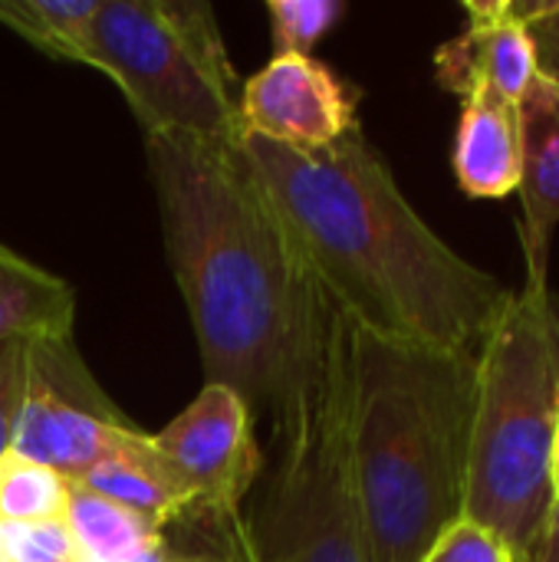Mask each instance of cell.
<instances>
[{
	"label": "cell",
	"mask_w": 559,
	"mask_h": 562,
	"mask_svg": "<svg viewBox=\"0 0 559 562\" xmlns=\"http://www.w3.org/2000/svg\"><path fill=\"white\" fill-rule=\"evenodd\" d=\"M145 155L204 385L234 389L277 431L316 379L339 306L313 280L237 145L145 135Z\"/></svg>",
	"instance_id": "cell-1"
},
{
	"label": "cell",
	"mask_w": 559,
	"mask_h": 562,
	"mask_svg": "<svg viewBox=\"0 0 559 562\" xmlns=\"http://www.w3.org/2000/svg\"><path fill=\"white\" fill-rule=\"evenodd\" d=\"M237 151L349 323L412 346L481 352L514 290L422 221L362 128L310 155L254 135H241Z\"/></svg>",
	"instance_id": "cell-2"
},
{
	"label": "cell",
	"mask_w": 559,
	"mask_h": 562,
	"mask_svg": "<svg viewBox=\"0 0 559 562\" xmlns=\"http://www.w3.org/2000/svg\"><path fill=\"white\" fill-rule=\"evenodd\" d=\"M478 356L349 323L346 428L372 562H422L465 520Z\"/></svg>",
	"instance_id": "cell-3"
},
{
	"label": "cell",
	"mask_w": 559,
	"mask_h": 562,
	"mask_svg": "<svg viewBox=\"0 0 559 562\" xmlns=\"http://www.w3.org/2000/svg\"><path fill=\"white\" fill-rule=\"evenodd\" d=\"M559 431V296L524 280L478 352L465 517L511 562H537L554 494Z\"/></svg>",
	"instance_id": "cell-4"
},
{
	"label": "cell",
	"mask_w": 559,
	"mask_h": 562,
	"mask_svg": "<svg viewBox=\"0 0 559 562\" xmlns=\"http://www.w3.org/2000/svg\"><path fill=\"white\" fill-rule=\"evenodd\" d=\"M92 53L96 69L122 89L145 135L241 142V79L208 3L102 0L92 20Z\"/></svg>",
	"instance_id": "cell-5"
},
{
	"label": "cell",
	"mask_w": 559,
	"mask_h": 562,
	"mask_svg": "<svg viewBox=\"0 0 559 562\" xmlns=\"http://www.w3.org/2000/svg\"><path fill=\"white\" fill-rule=\"evenodd\" d=\"M346 342L339 310L316 379L273 431L277 471L247 527L250 562H372L349 464Z\"/></svg>",
	"instance_id": "cell-6"
},
{
	"label": "cell",
	"mask_w": 559,
	"mask_h": 562,
	"mask_svg": "<svg viewBox=\"0 0 559 562\" xmlns=\"http://www.w3.org/2000/svg\"><path fill=\"white\" fill-rule=\"evenodd\" d=\"M132 428L86 369L72 336L30 342L26 395L10 451L76 481Z\"/></svg>",
	"instance_id": "cell-7"
},
{
	"label": "cell",
	"mask_w": 559,
	"mask_h": 562,
	"mask_svg": "<svg viewBox=\"0 0 559 562\" xmlns=\"http://www.w3.org/2000/svg\"><path fill=\"white\" fill-rule=\"evenodd\" d=\"M152 445L194 507L221 517H241L244 497L264 474L257 418L227 385H204L175 422L152 435Z\"/></svg>",
	"instance_id": "cell-8"
},
{
	"label": "cell",
	"mask_w": 559,
	"mask_h": 562,
	"mask_svg": "<svg viewBox=\"0 0 559 562\" xmlns=\"http://www.w3.org/2000/svg\"><path fill=\"white\" fill-rule=\"evenodd\" d=\"M244 135L290 151H323L356 122V92L316 56H273L241 86Z\"/></svg>",
	"instance_id": "cell-9"
},
{
	"label": "cell",
	"mask_w": 559,
	"mask_h": 562,
	"mask_svg": "<svg viewBox=\"0 0 559 562\" xmlns=\"http://www.w3.org/2000/svg\"><path fill=\"white\" fill-rule=\"evenodd\" d=\"M537 0H468V26L435 49L438 82L455 95L494 89L514 102L537 79L527 20Z\"/></svg>",
	"instance_id": "cell-10"
},
{
	"label": "cell",
	"mask_w": 559,
	"mask_h": 562,
	"mask_svg": "<svg viewBox=\"0 0 559 562\" xmlns=\"http://www.w3.org/2000/svg\"><path fill=\"white\" fill-rule=\"evenodd\" d=\"M521 244L527 280H547L559 227V92L540 76L521 99Z\"/></svg>",
	"instance_id": "cell-11"
},
{
	"label": "cell",
	"mask_w": 559,
	"mask_h": 562,
	"mask_svg": "<svg viewBox=\"0 0 559 562\" xmlns=\"http://www.w3.org/2000/svg\"><path fill=\"white\" fill-rule=\"evenodd\" d=\"M451 165L468 198H507L521 184V102L474 89L461 99Z\"/></svg>",
	"instance_id": "cell-12"
},
{
	"label": "cell",
	"mask_w": 559,
	"mask_h": 562,
	"mask_svg": "<svg viewBox=\"0 0 559 562\" xmlns=\"http://www.w3.org/2000/svg\"><path fill=\"white\" fill-rule=\"evenodd\" d=\"M72 484L152 520L155 527H165L194 507L191 494L181 487V481L171 474L165 458L155 451L152 435L138 431V428L125 431Z\"/></svg>",
	"instance_id": "cell-13"
},
{
	"label": "cell",
	"mask_w": 559,
	"mask_h": 562,
	"mask_svg": "<svg viewBox=\"0 0 559 562\" xmlns=\"http://www.w3.org/2000/svg\"><path fill=\"white\" fill-rule=\"evenodd\" d=\"M76 290L0 244V346L13 339L72 336Z\"/></svg>",
	"instance_id": "cell-14"
},
{
	"label": "cell",
	"mask_w": 559,
	"mask_h": 562,
	"mask_svg": "<svg viewBox=\"0 0 559 562\" xmlns=\"http://www.w3.org/2000/svg\"><path fill=\"white\" fill-rule=\"evenodd\" d=\"M63 520L76 540L82 562H135L161 537V527H155L152 520L72 481H69V501Z\"/></svg>",
	"instance_id": "cell-15"
},
{
	"label": "cell",
	"mask_w": 559,
	"mask_h": 562,
	"mask_svg": "<svg viewBox=\"0 0 559 562\" xmlns=\"http://www.w3.org/2000/svg\"><path fill=\"white\" fill-rule=\"evenodd\" d=\"M102 0H0V23L40 53L96 69L92 20Z\"/></svg>",
	"instance_id": "cell-16"
},
{
	"label": "cell",
	"mask_w": 559,
	"mask_h": 562,
	"mask_svg": "<svg viewBox=\"0 0 559 562\" xmlns=\"http://www.w3.org/2000/svg\"><path fill=\"white\" fill-rule=\"evenodd\" d=\"M135 562H250L247 527L241 517L191 507L165 524L155 547Z\"/></svg>",
	"instance_id": "cell-17"
},
{
	"label": "cell",
	"mask_w": 559,
	"mask_h": 562,
	"mask_svg": "<svg viewBox=\"0 0 559 562\" xmlns=\"http://www.w3.org/2000/svg\"><path fill=\"white\" fill-rule=\"evenodd\" d=\"M66 501L69 481L63 474L16 451L0 454V524L56 520L66 514Z\"/></svg>",
	"instance_id": "cell-18"
},
{
	"label": "cell",
	"mask_w": 559,
	"mask_h": 562,
	"mask_svg": "<svg viewBox=\"0 0 559 562\" xmlns=\"http://www.w3.org/2000/svg\"><path fill=\"white\" fill-rule=\"evenodd\" d=\"M343 13L346 7L339 0H270L267 16L277 56H313V46L339 23Z\"/></svg>",
	"instance_id": "cell-19"
},
{
	"label": "cell",
	"mask_w": 559,
	"mask_h": 562,
	"mask_svg": "<svg viewBox=\"0 0 559 562\" xmlns=\"http://www.w3.org/2000/svg\"><path fill=\"white\" fill-rule=\"evenodd\" d=\"M76 540L63 517L0 524V562H79Z\"/></svg>",
	"instance_id": "cell-20"
},
{
	"label": "cell",
	"mask_w": 559,
	"mask_h": 562,
	"mask_svg": "<svg viewBox=\"0 0 559 562\" xmlns=\"http://www.w3.org/2000/svg\"><path fill=\"white\" fill-rule=\"evenodd\" d=\"M26 339H13L0 346V454L13 448L23 395H26Z\"/></svg>",
	"instance_id": "cell-21"
},
{
	"label": "cell",
	"mask_w": 559,
	"mask_h": 562,
	"mask_svg": "<svg viewBox=\"0 0 559 562\" xmlns=\"http://www.w3.org/2000/svg\"><path fill=\"white\" fill-rule=\"evenodd\" d=\"M422 562H511V557L494 533L465 517L435 540Z\"/></svg>",
	"instance_id": "cell-22"
},
{
	"label": "cell",
	"mask_w": 559,
	"mask_h": 562,
	"mask_svg": "<svg viewBox=\"0 0 559 562\" xmlns=\"http://www.w3.org/2000/svg\"><path fill=\"white\" fill-rule=\"evenodd\" d=\"M527 36L534 46L537 76L559 92V0H537L527 20Z\"/></svg>",
	"instance_id": "cell-23"
},
{
	"label": "cell",
	"mask_w": 559,
	"mask_h": 562,
	"mask_svg": "<svg viewBox=\"0 0 559 562\" xmlns=\"http://www.w3.org/2000/svg\"><path fill=\"white\" fill-rule=\"evenodd\" d=\"M537 562H559V501L554 504L544 537H540V550H537Z\"/></svg>",
	"instance_id": "cell-24"
},
{
	"label": "cell",
	"mask_w": 559,
	"mask_h": 562,
	"mask_svg": "<svg viewBox=\"0 0 559 562\" xmlns=\"http://www.w3.org/2000/svg\"><path fill=\"white\" fill-rule=\"evenodd\" d=\"M554 494L559 501V431H557V445H554Z\"/></svg>",
	"instance_id": "cell-25"
},
{
	"label": "cell",
	"mask_w": 559,
	"mask_h": 562,
	"mask_svg": "<svg viewBox=\"0 0 559 562\" xmlns=\"http://www.w3.org/2000/svg\"><path fill=\"white\" fill-rule=\"evenodd\" d=\"M79 562H82V560H79Z\"/></svg>",
	"instance_id": "cell-26"
}]
</instances>
